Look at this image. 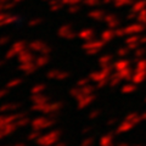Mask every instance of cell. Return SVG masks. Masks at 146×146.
Wrapping results in <instances>:
<instances>
[{
	"instance_id": "cb8c5ba5",
	"label": "cell",
	"mask_w": 146,
	"mask_h": 146,
	"mask_svg": "<svg viewBox=\"0 0 146 146\" xmlns=\"http://www.w3.org/2000/svg\"><path fill=\"white\" fill-rule=\"evenodd\" d=\"M4 63H5V61H0V67L4 66Z\"/></svg>"
},
{
	"instance_id": "5b68a950",
	"label": "cell",
	"mask_w": 146,
	"mask_h": 146,
	"mask_svg": "<svg viewBox=\"0 0 146 146\" xmlns=\"http://www.w3.org/2000/svg\"><path fill=\"white\" fill-rule=\"evenodd\" d=\"M32 101L34 104L43 105V104L49 102V99H48V96H45V95H43L42 93L40 94H32Z\"/></svg>"
},
{
	"instance_id": "6da1fadb",
	"label": "cell",
	"mask_w": 146,
	"mask_h": 146,
	"mask_svg": "<svg viewBox=\"0 0 146 146\" xmlns=\"http://www.w3.org/2000/svg\"><path fill=\"white\" fill-rule=\"evenodd\" d=\"M60 135H61L60 130H52L46 135L40 136V138L38 139V144L42 145V146H52L56 143H58Z\"/></svg>"
},
{
	"instance_id": "ac0fdd59",
	"label": "cell",
	"mask_w": 146,
	"mask_h": 146,
	"mask_svg": "<svg viewBox=\"0 0 146 146\" xmlns=\"http://www.w3.org/2000/svg\"><path fill=\"white\" fill-rule=\"evenodd\" d=\"M7 93H9V89H7V88L0 90V99H3V96H5V95H6Z\"/></svg>"
},
{
	"instance_id": "7a4b0ae2",
	"label": "cell",
	"mask_w": 146,
	"mask_h": 146,
	"mask_svg": "<svg viewBox=\"0 0 146 146\" xmlns=\"http://www.w3.org/2000/svg\"><path fill=\"white\" fill-rule=\"evenodd\" d=\"M31 124L34 130H42V129H46L49 127H52L55 124V119H50L46 116L38 117V118H35L34 121H32Z\"/></svg>"
},
{
	"instance_id": "d4e9b609",
	"label": "cell",
	"mask_w": 146,
	"mask_h": 146,
	"mask_svg": "<svg viewBox=\"0 0 146 146\" xmlns=\"http://www.w3.org/2000/svg\"><path fill=\"white\" fill-rule=\"evenodd\" d=\"M15 146H26V145L25 144H16Z\"/></svg>"
},
{
	"instance_id": "2e32d148",
	"label": "cell",
	"mask_w": 146,
	"mask_h": 146,
	"mask_svg": "<svg viewBox=\"0 0 146 146\" xmlns=\"http://www.w3.org/2000/svg\"><path fill=\"white\" fill-rule=\"evenodd\" d=\"M93 143H94V139L93 138H88V139L83 140V143L80 144V146H91Z\"/></svg>"
},
{
	"instance_id": "e0dca14e",
	"label": "cell",
	"mask_w": 146,
	"mask_h": 146,
	"mask_svg": "<svg viewBox=\"0 0 146 146\" xmlns=\"http://www.w3.org/2000/svg\"><path fill=\"white\" fill-rule=\"evenodd\" d=\"M88 82H89V79H88V78L80 79V80H78V82H77V86H79V88H82V86H84V85H86V84H88Z\"/></svg>"
},
{
	"instance_id": "603a6c76",
	"label": "cell",
	"mask_w": 146,
	"mask_h": 146,
	"mask_svg": "<svg viewBox=\"0 0 146 146\" xmlns=\"http://www.w3.org/2000/svg\"><path fill=\"white\" fill-rule=\"evenodd\" d=\"M4 136H5V135H4V133H3V131H1V130H0V139H3V138H4Z\"/></svg>"
},
{
	"instance_id": "277c9868",
	"label": "cell",
	"mask_w": 146,
	"mask_h": 146,
	"mask_svg": "<svg viewBox=\"0 0 146 146\" xmlns=\"http://www.w3.org/2000/svg\"><path fill=\"white\" fill-rule=\"evenodd\" d=\"M20 68L21 71H23L26 72V74H32L33 72L36 71V68H39L38 66L35 65V62L34 61H32V62H25V63H21L20 65Z\"/></svg>"
},
{
	"instance_id": "ba28073f",
	"label": "cell",
	"mask_w": 146,
	"mask_h": 146,
	"mask_svg": "<svg viewBox=\"0 0 146 146\" xmlns=\"http://www.w3.org/2000/svg\"><path fill=\"white\" fill-rule=\"evenodd\" d=\"M58 34H60L61 36H65V38H68V39H72L73 36H74V34H73L72 32H71L70 27H62Z\"/></svg>"
},
{
	"instance_id": "52a82bcc",
	"label": "cell",
	"mask_w": 146,
	"mask_h": 146,
	"mask_svg": "<svg viewBox=\"0 0 146 146\" xmlns=\"http://www.w3.org/2000/svg\"><path fill=\"white\" fill-rule=\"evenodd\" d=\"M34 62H35V65L38 67H43V66H45L49 62V56H48V55H42V56H38V57H35Z\"/></svg>"
},
{
	"instance_id": "ffe728a7",
	"label": "cell",
	"mask_w": 146,
	"mask_h": 146,
	"mask_svg": "<svg viewBox=\"0 0 146 146\" xmlns=\"http://www.w3.org/2000/svg\"><path fill=\"white\" fill-rule=\"evenodd\" d=\"M96 116H99V111H94V112H91L89 117H90V118H95Z\"/></svg>"
},
{
	"instance_id": "7402d4cb",
	"label": "cell",
	"mask_w": 146,
	"mask_h": 146,
	"mask_svg": "<svg viewBox=\"0 0 146 146\" xmlns=\"http://www.w3.org/2000/svg\"><path fill=\"white\" fill-rule=\"evenodd\" d=\"M55 146H66V143H56Z\"/></svg>"
},
{
	"instance_id": "8992f818",
	"label": "cell",
	"mask_w": 146,
	"mask_h": 146,
	"mask_svg": "<svg viewBox=\"0 0 146 146\" xmlns=\"http://www.w3.org/2000/svg\"><path fill=\"white\" fill-rule=\"evenodd\" d=\"M21 104L13 102V104H5L3 106H0V112H9V111H15V110L20 108Z\"/></svg>"
},
{
	"instance_id": "30bf717a",
	"label": "cell",
	"mask_w": 146,
	"mask_h": 146,
	"mask_svg": "<svg viewBox=\"0 0 146 146\" xmlns=\"http://www.w3.org/2000/svg\"><path fill=\"white\" fill-rule=\"evenodd\" d=\"M31 123V119L28 117H22V118H18L17 121H15V124H16V127L18 128V127H26L27 124H29Z\"/></svg>"
},
{
	"instance_id": "d6986e66",
	"label": "cell",
	"mask_w": 146,
	"mask_h": 146,
	"mask_svg": "<svg viewBox=\"0 0 146 146\" xmlns=\"http://www.w3.org/2000/svg\"><path fill=\"white\" fill-rule=\"evenodd\" d=\"M9 42V38L7 36H4V38L0 39V45H4V44H6Z\"/></svg>"
},
{
	"instance_id": "3957f363",
	"label": "cell",
	"mask_w": 146,
	"mask_h": 146,
	"mask_svg": "<svg viewBox=\"0 0 146 146\" xmlns=\"http://www.w3.org/2000/svg\"><path fill=\"white\" fill-rule=\"evenodd\" d=\"M18 57V61L21 63H25V62H32V61H35V57L29 52L28 49H23L22 51L17 55Z\"/></svg>"
},
{
	"instance_id": "4fadbf2b",
	"label": "cell",
	"mask_w": 146,
	"mask_h": 146,
	"mask_svg": "<svg viewBox=\"0 0 146 146\" xmlns=\"http://www.w3.org/2000/svg\"><path fill=\"white\" fill-rule=\"evenodd\" d=\"M22 83V79L21 78H16V79H13V80H10L9 83L6 84V88L7 89H10V88H13V86H16L18 84H21Z\"/></svg>"
},
{
	"instance_id": "7c38bea8",
	"label": "cell",
	"mask_w": 146,
	"mask_h": 146,
	"mask_svg": "<svg viewBox=\"0 0 146 146\" xmlns=\"http://www.w3.org/2000/svg\"><path fill=\"white\" fill-rule=\"evenodd\" d=\"M45 88H46L45 84H36L32 88V94H40L42 91L45 90Z\"/></svg>"
},
{
	"instance_id": "5bb4252c",
	"label": "cell",
	"mask_w": 146,
	"mask_h": 146,
	"mask_svg": "<svg viewBox=\"0 0 146 146\" xmlns=\"http://www.w3.org/2000/svg\"><path fill=\"white\" fill-rule=\"evenodd\" d=\"M80 90H82V94L89 95V94H91V91H93V86H90V85L86 84V85H84V86H82Z\"/></svg>"
},
{
	"instance_id": "44dd1931",
	"label": "cell",
	"mask_w": 146,
	"mask_h": 146,
	"mask_svg": "<svg viewBox=\"0 0 146 146\" xmlns=\"http://www.w3.org/2000/svg\"><path fill=\"white\" fill-rule=\"evenodd\" d=\"M90 129H91L90 127H88V128H84V129L82 130V134H85V133H88V131H90Z\"/></svg>"
},
{
	"instance_id": "9c48e42d",
	"label": "cell",
	"mask_w": 146,
	"mask_h": 146,
	"mask_svg": "<svg viewBox=\"0 0 146 146\" xmlns=\"http://www.w3.org/2000/svg\"><path fill=\"white\" fill-rule=\"evenodd\" d=\"M44 46H45V44L42 43V42H33V43L29 44L31 50H33V51H38V52L42 51Z\"/></svg>"
},
{
	"instance_id": "9a60e30c",
	"label": "cell",
	"mask_w": 146,
	"mask_h": 146,
	"mask_svg": "<svg viewBox=\"0 0 146 146\" xmlns=\"http://www.w3.org/2000/svg\"><path fill=\"white\" fill-rule=\"evenodd\" d=\"M70 77V73H67V72H60L58 71L57 72V76H56V78L55 79H58V80H63V79H66Z\"/></svg>"
},
{
	"instance_id": "8fae6325",
	"label": "cell",
	"mask_w": 146,
	"mask_h": 146,
	"mask_svg": "<svg viewBox=\"0 0 146 146\" xmlns=\"http://www.w3.org/2000/svg\"><path fill=\"white\" fill-rule=\"evenodd\" d=\"M40 136H42L40 130H33L32 133H29L28 135H27V139H28V140H38Z\"/></svg>"
}]
</instances>
